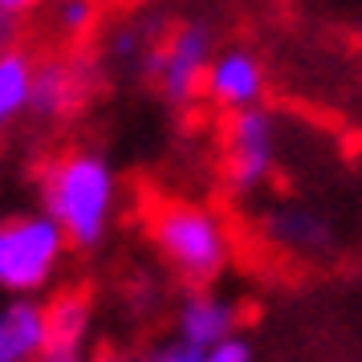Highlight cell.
I'll return each instance as SVG.
<instances>
[{"label":"cell","instance_id":"1","mask_svg":"<svg viewBox=\"0 0 362 362\" xmlns=\"http://www.w3.org/2000/svg\"><path fill=\"white\" fill-rule=\"evenodd\" d=\"M45 212L62 224L74 248H94L106 236L110 212H115V171L102 155H66L62 163L45 171Z\"/></svg>","mask_w":362,"mask_h":362},{"label":"cell","instance_id":"2","mask_svg":"<svg viewBox=\"0 0 362 362\" xmlns=\"http://www.w3.org/2000/svg\"><path fill=\"white\" fill-rule=\"evenodd\" d=\"M151 240L159 245L167 264L192 285L216 281L228 264V232L220 216L199 204H183V199L159 204L151 216Z\"/></svg>","mask_w":362,"mask_h":362},{"label":"cell","instance_id":"3","mask_svg":"<svg viewBox=\"0 0 362 362\" xmlns=\"http://www.w3.org/2000/svg\"><path fill=\"white\" fill-rule=\"evenodd\" d=\"M66 232L49 212L17 216L0 224V289L37 293L66 252Z\"/></svg>","mask_w":362,"mask_h":362},{"label":"cell","instance_id":"4","mask_svg":"<svg viewBox=\"0 0 362 362\" xmlns=\"http://www.w3.org/2000/svg\"><path fill=\"white\" fill-rule=\"evenodd\" d=\"M273 118L261 106H245L236 110L228 127V155H224V180L232 192H252L264 183L269 167H273Z\"/></svg>","mask_w":362,"mask_h":362},{"label":"cell","instance_id":"5","mask_svg":"<svg viewBox=\"0 0 362 362\" xmlns=\"http://www.w3.org/2000/svg\"><path fill=\"white\" fill-rule=\"evenodd\" d=\"M212 62V33L204 25H187L167 41V49L155 57V78L171 106H187L196 94L204 69Z\"/></svg>","mask_w":362,"mask_h":362},{"label":"cell","instance_id":"6","mask_svg":"<svg viewBox=\"0 0 362 362\" xmlns=\"http://www.w3.org/2000/svg\"><path fill=\"white\" fill-rule=\"evenodd\" d=\"M204 82H208V98L224 110H245V106H257L264 90V69L257 66V57L245 49H228L212 57L208 69H204Z\"/></svg>","mask_w":362,"mask_h":362},{"label":"cell","instance_id":"7","mask_svg":"<svg viewBox=\"0 0 362 362\" xmlns=\"http://www.w3.org/2000/svg\"><path fill=\"white\" fill-rule=\"evenodd\" d=\"M236 329V310L212 293H187L180 305V342L208 350Z\"/></svg>","mask_w":362,"mask_h":362},{"label":"cell","instance_id":"8","mask_svg":"<svg viewBox=\"0 0 362 362\" xmlns=\"http://www.w3.org/2000/svg\"><path fill=\"white\" fill-rule=\"evenodd\" d=\"M45 346V310L37 301H13L0 310V362H33Z\"/></svg>","mask_w":362,"mask_h":362},{"label":"cell","instance_id":"9","mask_svg":"<svg viewBox=\"0 0 362 362\" xmlns=\"http://www.w3.org/2000/svg\"><path fill=\"white\" fill-rule=\"evenodd\" d=\"M29 82H33V62L17 49H0V131L29 110Z\"/></svg>","mask_w":362,"mask_h":362},{"label":"cell","instance_id":"10","mask_svg":"<svg viewBox=\"0 0 362 362\" xmlns=\"http://www.w3.org/2000/svg\"><path fill=\"white\" fill-rule=\"evenodd\" d=\"M269 236L289 248H322L329 240L326 224L313 212H305V208H281V212H273L269 216Z\"/></svg>","mask_w":362,"mask_h":362},{"label":"cell","instance_id":"11","mask_svg":"<svg viewBox=\"0 0 362 362\" xmlns=\"http://www.w3.org/2000/svg\"><path fill=\"white\" fill-rule=\"evenodd\" d=\"M74 98V82H69L66 66H41L33 69V82H29V110L37 115H62Z\"/></svg>","mask_w":362,"mask_h":362},{"label":"cell","instance_id":"12","mask_svg":"<svg viewBox=\"0 0 362 362\" xmlns=\"http://www.w3.org/2000/svg\"><path fill=\"white\" fill-rule=\"evenodd\" d=\"M98 17V8H94V0H62L57 4V25L66 29L69 37H82L90 25Z\"/></svg>","mask_w":362,"mask_h":362},{"label":"cell","instance_id":"13","mask_svg":"<svg viewBox=\"0 0 362 362\" xmlns=\"http://www.w3.org/2000/svg\"><path fill=\"white\" fill-rule=\"evenodd\" d=\"M204 362H252V346H248L245 338L228 334V338H220L216 346L204 350Z\"/></svg>","mask_w":362,"mask_h":362},{"label":"cell","instance_id":"14","mask_svg":"<svg viewBox=\"0 0 362 362\" xmlns=\"http://www.w3.org/2000/svg\"><path fill=\"white\" fill-rule=\"evenodd\" d=\"M143 362H204V350L199 346H187V342H167L159 350H151Z\"/></svg>","mask_w":362,"mask_h":362},{"label":"cell","instance_id":"15","mask_svg":"<svg viewBox=\"0 0 362 362\" xmlns=\"http://www.w3.org/2000/svg\"><path fill=\"white\" fill-rule=\"evenodd\" d=\"M115 53H118V57H134V53H139V37H134V33H122V37L115 41Z\"/></svg>","mask_w":362,"mask_h":362},{"label":"cell","instance_id":"16","mask_svg":"<svg viewBox=\"0 0 362 362\" xmlns=\"http://www.w3.org/2000/svg\"><path fill=\"white\" fill-rule=\"evenodd\" d=\"M29 4H33V0H0V13H8V17H13V13H25Z\"/></svg>","mask_w":362,"mask_h":362},{"label":"cell","instance_id":"17","mask_svg":"<svg viewBox=\"0 0 362 362\" xmlns=\"http://www.w3.org/2000/svg\"><path fill=\"white\" fill-rule=\"evenodd\" d=\"M90 362H122V358H118L115 350H102V354H94V358H90Z\"/></svg>","mask_w":362,"mask_h":362}]
</instances>
